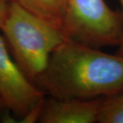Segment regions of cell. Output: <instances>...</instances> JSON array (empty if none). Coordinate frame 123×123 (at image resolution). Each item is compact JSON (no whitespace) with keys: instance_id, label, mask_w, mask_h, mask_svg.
<instances>
[{"instance_id":"6da1fadb","label":"cell","mask_w":123,"mask_h":123,"mask_svg":"<svg viewBox=\"0 0 123 123\" xmlns=\"http://www.w3.org/2000/svg\"><path fill=\"white\" fill-rule=\"evenodd\" d=\"M35 86L50 97L94 99L123 91V55L66 38Z\"/></svg>"},{"instance_id":"7a4b0ae2","label":"cell","mask_w":123,"mask_h":123,"mask_svg":"<svg viewBox=\"0 0 123 123\" xmlns=\"http://www.w3.org/2000/svg\"><path fill=\"white\" fill-rule=\"evenodd\" d=\"M0 31L16 65L34 85L50 55L66 39L61 29L13 2Z\"/></svg>"},{"instance_id":"3957f363","label":"cell","mask_w":123,"mask_h":123,"mask_svg":"<svg viewBox=\"0 0 123 123\" xmlns=\"http://www.w3.org/2000/svg\"><path fill=\"white\" fill-rule=\"evenodd\" d=\"M62 30L66 38L96 48L119 46L123 16L104 0H66Z\"/></svg>"},{"instance_id":"277c9868","label":"cell","mask_w":123,"mask_h":123,"mask_svg":"<svg viewBox=\"0 0 123 123\" xmlns=\"http://www.w3.org/2000/svg\"><path fill=\"white\" fill-rule=\"evenodd\" d=\"M0 98L6 109L22 121L45 99V93L19 70L2 35H0Z\"/></svg>"},{"instance_id":"5b68a950","label":"cell","mask_w":123,"mask_h":123,"mask_svg":"<svg viewBox=\"0 0 123 123\" xmlns=\"http://www.w3.org/2000/svg\"><path fill=\"white\" fill-rule=\"evenodd\" d=\"M102 99V98L94 99H61L52 97L45 98L38 122H98Z\"/></svg>"},{"instance_id":"8992f818","label":"cell","mask_w":123,"mask_h":123,"mask_svg":"<svg viewBox=\"0 0 123 123\" xmlns=\"http://www.w3.org/2000/svg\"><path fill=\"white\" fill-rule=\"evenodd\" d=\"M51 25L62 28L66 0H11Z\"/></svg>"},{"instance_id":"52a82bcc","label":"cell","mask_w":123,"mask_h":123,"mask_svg":"<svg viewBox=\"0 0 123 123\" xmlns=\"http://www.w3.org/2000/svg\"><path fill=\"white\" fill-rule=\"evenodd\" d=\"M98 122L123 123V91L102 98Z\"/></svg>"},{"instance_id":"ba28073f","label":"cell","mask_w":123,"mask_h":123,"mask_svg":"<svg viewBox=\"0 0 123 123\" xmlns=\"http://www.w3.org/2000/svg\"><path fill=\"white\" fill-rule=\"evenodd\" d=\"M11 2V0H0V31L6 17Z\"/></svg>"},{"instance_id":"9c48e42d","label":"cell","mask_w":123,"mask_h":123,"mask_svg":"<svg viewBox=\"0 0 123 123\" xmlns=\"http://www.w3.org/2000/svg\"><path fill=\"white\" fill-rule=\"evenodd\" d=\"M118 2H119V3L121 4V6H122V16H123V0H118ZM118 54H119V55H123V37H122V43L119 45Z\"/></svg>"},{"instance_id":"30bf717a","label":"cell","mask_w":123,"mask_h":123,"mask_svg":"<svg viewBox=\"0 0 123 123\" xmlns=\"http://www.w3.org/2000/svg\"><path fill=\"white\" fill-rule=\"evenodd\" d=\"M4 110H6V106H5L3 102H2V100L1 99V98H0V117H1V115L2 114V112H3Z\"/></svg>"}]
</instances>
